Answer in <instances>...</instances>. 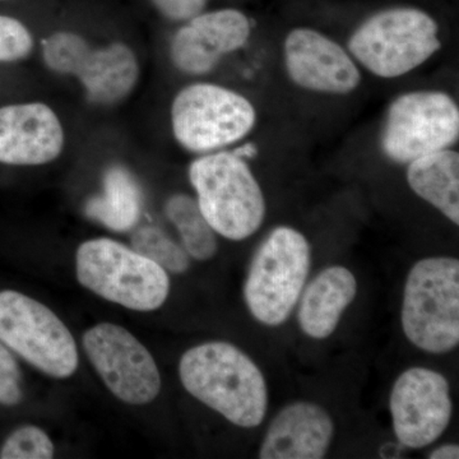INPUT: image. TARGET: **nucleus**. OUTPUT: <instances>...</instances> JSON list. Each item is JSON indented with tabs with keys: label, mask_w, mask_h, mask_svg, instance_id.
Returning <instances> with one entry per match:
<instances>
[{
	"label": "nucleus",
	"mask_w": 459,
	"mask_h": 459,
	"mask_svg": "<svg viewBox=\"0 0 459 459\" xmlns=\"http://www.w3.org/2000/svg\"><path fill=\"white\" fill-rule=\"evenodd\" d=\"M184 388L237 427H259L267 415L268 388L261 369L237 346L205 342L184 352Z\"/></svg>",
	"instance_id": "1"
},
{
	"label": "nucleus",
	"mask_w": 459,
	"mask_h": 459,
	"mask_svg": "<svg viewBox=\"0 0 459 459\" xmlns=\"http://www.w3.org/2000/svg\"><path fill=\"white\" fill-rule=\"evenodd\" d=\"M75 274L93 294L135 312L159 309L170 294L164 268L111 238L84 241L75 253Z\"/></svg>",
	"instance_id": "2"
},
{
	"label": "nucleus",
	"mask_w": 459,
	"mask_h": 459,
	"mask_svg": "<svg viewBox=\"0 0 459 459\" xmlns=\"http://www.w3.org/2000/svg\"><path fill=\"white\" fill-rule=\"evenodd\" d=\"M189 180L202 213L217 234L240 241L263 225L264 195L246 160L232 152L199 157L189 166Z\"/></svg>",
	"instance_id": "3"
},
{
	"label": "nucleus",
	"mask_w": 459,
	"mask_h": 459,
	"mask_svg": "<svg viewBox=\"0 0 459 459\" xmlns=\"http://www.w3.org/2000/svg\"><path fill=\"white\" fill-rule=\"evenodd\" d=\"M401 322L404 336L422 351L446 353L458 346V259L431 256L411 268Z\"/></svg>",
	"instance_id": "4"
},
{
	"label": "nucleus",
	"mask_w": 459,
	"mask_h": 459,
	"mask_svg": "<svg viewBox=\"0 0 459 459\" xmlns=\"http://www.w3.org/2000/svg\"><path fill=\"white\" fill-rule=\"evenodd\" d=\"M312 250L301 232L280 226L259 246L244 286L250 314L262 325L277 327L294 312L309 277Z\"/></svg>",
	"instance_id": "5"
},
{
	"label": "nucleus",
	"mask_w": 459,
	"mask_h": 459,
	"mask_svg": "<svg viewBox=\"0 0 459 459\" xmlns=\"http://www.w3.org/2000/svg\"><path fill=\"white\" fill-rule=\"evenodd\" d=\"M439 27L427 12L400 7L368 18L349 40L352 56L371 74L397 78L424 65L442 48Z\"/></svg>",
	"instance_id": "6"
},
{
	"label": "nucleus",
	"mask_w": 459,
	"mask_h": 459,
	"mask_svg": "<svg viewBox=\"0 0 459 459\" xmlns=\"http://www.w3.org/2000/svg\"><path fill=\"white\" fill-rule=\"evenodd\" d=\"M0 341L48 376L65 379L77 370V344L62 319L13 290L0 291Z\"/></svg>",
	"instance_id": "7"
},
{
	"label": "nucleus",
	"mask_w": 459,
	"mask_h": 459,
	"mask_svg": "<svg viewBox=\"0 0 459 459\" xmlns=\"http://www.w3.org/2000/svg\"><path fill=\"white\" fill-rule=\"evenodd\" d=\"M252 102L213 83H195L175 96L171 124L175 140L190 152L207 153L243 140L255 126Z\"/></svg>",
	"instance_id": "8"
},
{
	"label": "nucleus",
	"mask_w": 459,
	"mask_h": 459,
	"mask_svg": "<svg viewBox=\"0 0 459 459\" xmlns=\"http://www.w3.org/2000/svg\"><path fill=\"white\" fill-rule=\"evenodd\" d=\"M42 57L56 74L77 77L92 104H117L132 92L140 77L137 56L128 45L114 42L93 49L74 32L59 31L45 39Z\"/></svg>",
	"instance_id": "9"
},
{
	"label": "nucleus",
	"mask_w": 459,
	"mask_h": 459,
	"mask_svg": "<svg viewBox=\"0 0 459 459\" xmlns=\"http://www.w3.org/2000/svg\"><path fill=\"white\" fill-rule=\"evenodd\" d=\"M457 102L442 91L403 93L392 102L380 135L383 153L397 164L446 150L458 141Z\"/></svg>",
	"instance_id": "10"
},
{
	"label": "nucleus",
	"mask_w": 459,
	"mask_h": 459,
	"mask_svg": "<svg viewBox=\"0 0 459 459\" xmlns=\"http://www.w3.org/2000/svg\"><path fill=\"white\" fill-rule=\"evenodd\" d=\"M83 349L102 382L120 401L147 404L161 391L155 359L126 328L100 323L84 332Z\"/></svg>",
	"instance_id": "11"
},
{
	"label": "nucleus",
	"mask_w": 459,
	"mask_h": 459,
	"mask_svg": "<svg viewBox=\"0 0 459 459\" xmlns=\"http://www.w3.org/2000/svg\"><path fill=\"white\" fill-rule=\"evenodd\" d=\"M395 437L407 448L437 442L448 428L453 401L448 380L427 368H411L395 380L389 397Z\"/></svg>",
	"instance_id": "12"
},
{
	"label": "nucleus",
	"mask_w": 459,
	"mask_h": 459,
	"mask_svg": "<svg viewBox=\"0 0 459 459\" xmlns=\"http://www.w3.org/2000/svg\"><path fill=\"white\" fill-rule=\"evenodd\" d=\"M283 53L287 74L301 89L346 95L361 82L360 71L350 54L316 30H292Z\"/></svg>",
	"instance_id": "13"
},
{
	"label": "nucleus",
	"mask_w": 459,
	"mask_h": 459,
	"mask_svg": "<svg viewBox=\"0 0 459 459\" xmlns=\"http://www.w3.org/2000/svg\"><path fill=\"white\" fill-rule=\"evenodd\" d=\"M249 36V20L237 9L198 14L172 36V65L186 74H210L223 56L243 48Z\"/></svg>",
	"instance_id": "14"
},
{
	"label": "nucleus",
	"mask_w": 459,
	"mask_h": 459,
	"mask_svg": "<svg viewBox=\"0 0 459 459\" xmlns=\"http://www.w3.org/2000/svg\"><path fill=\"white\" fill-rule=\"evenodd\" d=\"M65 147L59 117L47 104L0 108V162L16 166L54 161Z\"/></svg>",
	"instance_id": "15"
},
{
	"label": "nucleus",
	"mask_w": 459,
	"mask_h": 459,
	"mask_svg": "<svg viewBox=\"0 0 459 459\" xmlns=\"http://www.w3.org/2000/svg\"><path fill=\"white\" fill-rule=\"evenodd\" d=\"M333 435V420L327 411L312 402H295L283 407L271 422L259 458H325Z\"/></svg>",
	"instance_id": "16"
},
{
	"label": "nucleus",
	"mask_w": 459,
	"mask_h": 459,
	"mask_svg": "<svg viewBox=\"0 0 459 459\" xmlns=\"http://www.w3.org/2000/svg\"><path fill=\"white\" fill-rule=\"evenodd\" d=\"M356 292L355 276L342 265H332L316 274L299 299L298 322L304 333L314 340L333 334Z\"/></svg>",
	"instance_id": "17"
},
{
	"label": "nucleus",
	"mask_w": 459,
	"mask_h": 459,
	"mask_svg": "<svg viewBox=\"0 0 459 459\" xmlns=\"http://www.w3.org/2000/svg\"><path fill=\"white\" fill-rule=\"evenodd\" d=\"M410 188L459 225V155L455 151H437L410 162Z\"/></svg>",
	"instance_id": "18"
},
{
	"label": "nucleus",
	"mask_w": 459,
	"mask_h": 459,
	"mask_svg": "<svg viewBox=\"0 0 459 459\" xmlns=\"http://www.w3.org/2000/svg\"><path fill=\"white\" fill-rule=\"evenodd\" d=\"M102 186L101 195L89 199L84 205L86 216L111 231L134 228L143 205L141 186L134 177L122 166H111L105 172Z\"/></svg>",
	"instance_id": "19"
},
{
	"label": "nucleus",
	"mask_w": 459,
	"mask_h": 459,
	"mask_svg": "<svg viewBox=\"0 0 459 459\" xmlns=\"http://www.w3.org/2000/svg\"><path fill=\"white\" fill-rule=\"evenodd\" d=\"M166 216L179 231L184 250L197 261H208L217 253L216 231L202 213L195 198L175 195L165 207Z\"/></svg>",
	"instance_id": "20"
},
{
	"label": "nucleus",
	"mask_w": 459,
	"mask_h": 459,
	"mask_svg": "<svg viewBox=\"0 0 459 459\" xmlns=\"http://www.w3.org/2000/svg\"><path fill=\"white\" fill-rule=\"evenodd\" d=\"M132 247L166 272L184 273L189 268V255L184 247L153 226L137 230L132 238Z\"/></svg>",
	"instance_id": "21"
},
{
	"label": "nucleus",
	"mask_w": 459,
	"mask_h": 459,
	"mask_svg": "<svg viewBox=\"0 0 459 459\" xmlns=\"http://www.w3.org/2000/svg\"><path fill=\"white\" fill-rule=\"evenodd\" d=\"M54 444L40 428L22 427L9 435L0 449L3 459H50L54 457Z\"/></svg>",
	"instance_id": "22"
},
{
	"label": "nucleus",
	"mask_w": 459,
	"mask_h": 459,
	"mask_svg": "<svg viewBox=\"0 0 459 459\" xmlns=\"http://www.w3.org/2000/svg\"><path fill=\"white\" fill-rule=\"evenodd\" d=\"M33 48L31 32L16 18L0 14V62H16L29 56Z\"/></svg>",
	"instance_id": "23"
},
{
	"label": "nucleus",
	"mask_w": 459,
	"mask_h": 459,
	"mask_svg": "<svg viewBox=\"0 0 459 459\" xmlns=\"http://www.w3.org/2000/svg\"><path fill=\"white\" fill-rule=\"evenodd\" d=\"M22 376L16 359L0 341V403L16 406L22 400Z\"/></svg>",
	"instance_id": "24"
},
{
	"label": "nucleus",
	"mask_w": 459,
	"mask_h": 459,
	"mask_svg": "<svg viewBox=\"0 0 459 459\" xmlns=\"http://www.w3.org/2000/svg\"><path fill=\"white\" fill-rule=\"evenodd\" d=\"M208 0H152L162 16L171 21H189L204 12Z\"/></svg>",
	"instance_id": "25"
},
{
	"label": "nucleus",
	"mask_w": 459,
	"mask_h": 459,
	"mask_svg": "<svg viewBox=\"0 0 459 459\" xmlns=\"http://www.w3.org/2000/svg\"><path fill=\"white\" fill-rule=\"evenodd\" d=\"M430 459H458L459 458V446L457 444H446V446H439L429 455Z\"/></svg>",
	"instance_id": "26"
},
{
	"label": "nucleus",
	"mask_w": 459,
	"mask_h": 459,
	"mask_svg": "<svg viewBox=\"0 0 459 459\" xmlns=\"http://www.w3.org/2000/svg\"><path fill=\"white\" fill-rule=\"evenodd\" d=\"M234 155L240 157V159H255L256 155H258V148H256L255 144L247 143L244 146L237 148V150L232 151Z\"/></svg>",
	"instance_id": "27"
}]
</instances>
